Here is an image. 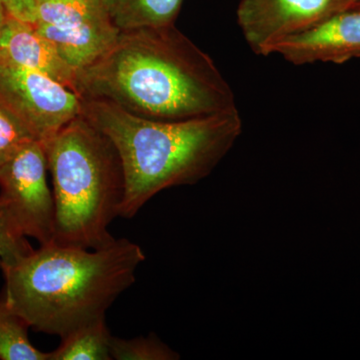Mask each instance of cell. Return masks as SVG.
<instances>
[{"label": "cell", "mask_w": 360, "mask_h": 360, "mask_svg": "<svg viewBox=\"0 0 360 360\" xmlns=\"http://www.w3.org/2000/svg\"><path fill=\"white\" fill-rule=\"evenodd\" d=\"M52 177L56 229L52 243L99 250L115 240L125 180L112 141L82 115L42 143Z\"/></svg>", "instance_id": "4"}, {"label": "cell", "mask_w": 360, "mask_h": 360, "mask_svg": "<svg viewBox=\"0 0 360 360\" xmlns=\"http://www.w3.org/2000/svg\"><path fill=\"white\" fill-rule=\"evenodd\" d=\"M349 9L354 0H240L236 15L251 51L267 56L279 42Z\"/></svg>", "instance_id": "8"}, {"label": "cell", "mask_w": 360, "mask_h": 360, "mask_svg": "<svg viewBox=\"0 0 360 360\" xmlns=\"http://www.w3.org/2000/svg\"><path fill=\"white\" fill-rule=\"evenodd\" d=\"M115 144L124 172L120 217L132 219L153 196L212 174L243 132L238 110L182 122L139 117L101 99L82 98V115Z\"/></svg>", "instance_id": "3"}, {"label": "cell", "mask_w": 360, "mask_h": 360, "mask_svg": "<svg viewBox=\"0 0 360 360\" xmlns=\"http://www.w3.org/2000/svg\"><path fill=\"white\" fill-rule=\"evenodd\" d=\"M111 359L116 360H172L179 354L155 335L146 338H122L112 336L110 340Z\"/></svg>", "instance_id": "14"}, {"label": "cell", "mask_w": 360, "mask_h": 360, "mask_svg": "<svg viewBox=\"0 0 360 360\" xmlns=\"http://www.w3.org/2000/svg\"><path fill=\"white\" fill-rule=\"evenodd\" d=\"M355 9H360V0H354Z\"/></svg>", "instance_id": "19"}, {"label": "cell", "mask_w": 360, "mask_h": 360, "mask_svg": "<svg viewBox=\"0 0 360 360\" xmlns=\"http://www.w3.org/2000/svg\"><path fill=\"white\" fill-rule=\"evenodd\" d=\"M112 335L105 316L85 323L63 336L60 345L51 352V360H110Z\"/></svg>", "instance_id": "12"}, {"label": "cell", "mask_w": 360, "mask_h": 360, "mask_svg": "<svg viewBox=\"0 0 360 360\" xmlns=\"http://www.w3.org/2000/svg\"><path fill=\"white\" fill-rule=\"evenodd\" d=\"M7 16H8V13H7L4 0H0V30H1L2 26H4V22H6Z\"/></svg>", "instance_id": "18"}, {"label": "cell", "mask_w": 360, "mask_h": 360, "mask_svg": "<svg viewBox=\"0 0 360 360\" xmlns=\"http://www.w3.org/2000/svg\"><path fill=\"white\" fill-rule=\"evenodd\" d=\"M271 54L295 65H341L360 58V9H349L279 42Z\"/></svg>", "instance_id": "9"}, {"label": "cell", "mask_w": 360, "mask_h": 360, "mask_svg": "<svg viewBox=\"0 0 360 360\" xmlns=\"http://www.w3.org/2000/svg\"><path fill=\"white\" fill-rule=\"evenodd\" d=\"M32 139L27 129L0 103V167L23 143Z\"/></svg>", "instance_id": "16"}, {"label": "cell", "mask_w": 360, "mask_h": 360, "mask_svg": "<svg viewBox=\"0 0 360 360\" xmlns=\"http://www.w3.org/2000/svg\"><path fill=\"white\" fill-rule=\"evenodd\" d=\"M32 25L77 72L110 51L122 32L103 0H34Z\"/></svg>", "instance_id": "5"}, {"label": "cell", "mask_w": 360, "mask_h": 360, "mask_svg": "<svg viewBox=\"0 0 360 360\" xmlns=\"http://www.w3.org/2000/svg\"><path fill=\"white\" fill-rule=\"evenodd\" d=\"M30 324L0 297V359L51 360V352L34 347L28 338Z\"/></svg>", "instance_id": "13"}, {"label": "cell", "mask_w": 360, "mask_h": 360, "mask_svg": "<svg viewBox=\"0 0 360 360\" xmlns=\"http://www.w3.org/2000/svg\"><path fill=\"white\" fill-rule=\"evenodd\" d=\"M122 32L174 25L184 0H103Z\"/></svg>", "instance_id": "11"}, {"label": "cell", "mask_w": 360, "mask_h": 360, "mask_svg": "<svg viewBox=\"0 0 360 360\" xmlns=\"http://www.w3.org/2000/svg\"><path fill=\"white\" fill-rule=\"evenodd\" d=\"M47 170L44 146L34 139L23 143L0 167V200L26 238L40 245L52 243L56 229Z\"/></svg>", "instance_id": "7"}, {"label": "cell", "mask_w": 360, "mask_h": 360, "mask_svg": "<svg viewBox=\"0 0 360 360\" xmlns=\"http://www.w3.org/2000/svg\"><path fill=\"white\" fill-rule=\"evenodd\" d=\"M8 15L32 25L34 0H4Z\"/></svg>", "instance_id": "17"}, {"label": "cell", "mask_w": 360, "mask_h": 360, "mask_svg": "<svg viewBox=\"0 0 360 360\" xmlns=\"http://www.w3.org/2000/svg\"><path fill=\"white\" fill-rule=\"evenodd\" d=\"M144 260L141 246L127 238L99 250L47 243L15 264L0 262L1 296L30 328L63 338L105 316Z\"/></svg>", "instance_id": "2"}, {"label": "cell", "mask_w": 360, "mask_h": 360, "mask_svg": "<svg viewBox=\"0 0 360 360\" xmlns=\"http://www.w3.org/2000/svg\"><path fill=\"white\" fill-rule=\"evenodd\" d=\"M0 63L44 73L77 92V71L30 23L11 15L0 30Z\"/></svg>", "instance_id": "10"}, {"label": "cell", "mask_w": 360, "mask_h": 360, "mask_svg": "<svg viewBox=\"0 0 360 360\" xmlns=\"http://www.w3.org/2000/svg\"><path fill=\"white\" fill-rule=\"evenodd\" d=\"M77 94L161 122L238 110L214 61L174 25L120 32L110 51L77 71Z\"/></svg>", "instance_id": "1"}, {"label": "cell", "mask_w": 360, "mask_h": 360, "mask_svg": "<svg viewBox=\"0 0 360 360\" xmlns=\"http://www.w3.org/2000/svg\"><path fill=\"white\" fill-rule=\"evenodd\" d=\"M0 103L41 143L82 115L77 92L44 73L1 63Z\"/></svg>", "instance_id": "6"}, {"label": "cell", "mask_w": 360, "mask_h": 360, "mask_svg": "<svg viewBox=\"0 0 360 360\" xmlns=\"http://www.w3.org/2000/svg\"><path fill=\"white\" fill-rule=\"evenodd\" d=\"M33 250L34 248L16 224L6 203L0 200V262L15 264Z\"/></svg>", "instance_id": "15"}]
</instances>
